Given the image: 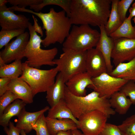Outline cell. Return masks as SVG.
<instances>
[{
    "mask_svg": "<svg viewBox=\"0 0 135 135\" xmlns=\"http://www.w3.org/2000/svg\"><path fill=\"white\" fill-rule=\"evenodd\" d=\"M112 0H72L70 18L72 25L105 26Z\"/></svg>",
    "mask_w": 135,
    "mask_h": 135,
    "instance_id": "6da1fadb",
    "label": "cell"
},
{
    "mask_svg": "<svg viewBox=\"0 0 135 135\" xmlns=\"http://www.w3.org/2000/svg\"><path fill=\"white\" fill-rule=\"evenodd\" d=\"M22 11L34 14L41 20L42 29L45 30L46 36L42 42L44 47L56 42L63 44L68 36L72 24L64 10L56 12L51 8L48 12L44 13L24 8Z\"/></svg>",
    "mask_w": 135,
    "mask_h": 135,
    "instance_id": "7a4b0ae2",
    "label": "cell"
},
{
    "mask_svg": "<svg viewBox=\"0 0 135 135\" xmlns=\"http://www.w3.org/2000/svg\"><path fill=\"white\" fill-rule=\"evenodd\" d=\"M63 98L76 119L83 114L95 110L102 112L108 118L116 113L110 106L109 99L100 96L94 91L85 96H78L72 94L66 86Z\"/></svg>",
    "mask_w": 135,
    "mask_h": 135,
    "instance_id": "3957f363",
    "label": "cell"
},
{
    "mask_svg": "<svg viewBox=\"0 0 135 135\" xmlns=\"http://www.w3.org/2000/svg\"><path fill=\"white\" fill-rule=\"evenodd\" d=\"M28 29L30 38L25 51L24 56L27 58L25 62L30 67L39 69L43 65L54 66V60L58 52V48L54 47L48 49H42V36L37 34L30 22Z\"/></svg>",
    "mask_w": 135,
    "mask_h": 135,
    "instance_id": "277c9868",
    "label": "cell"
},
{
    "mask_svg": "<svg viewBox=\"0 0 135 135\" xmlns=\"http://www.w3.org/2000/svg\"><path fill=\"white\" fill-rule=\"evenodd\" d=\"M100 36V32L89 25H73L63 47L77 51H87L96 47Z\"/></svg>",
    "mask_w": 135,
    "mask_h": 135,
    "instance_id": "5b68a950",
    "label": "cell"
},
{
    "mask_svg": "<svg viewBox=\"0 0 135 135\" xmlns=\"http://www.w3.org/2000/svg\"><path fill=\"white\" fill-rule=\"evenodd\" d=\"M22 73L20 77L30 86L33 96L40 92H46L54 83L59 72L56 67L48 70H41L22 63Z\"/></svg>",
    "mask_w": 135,
    "mask_h": 135,
    "instance_id": "8992f818",
    "label": "cell"
},
{
    "mask_svg": "<svg viewBox=\"0 0 135 135\" xmlns=\"http://www.w3.org/2000/svg\"><path fill=\"white\" fill-rule=\"evenodd\" d=\"M63 53L54 62L66 83L75 75L86 72L87 51H79L63 47Z\"/></svg>",
    "mask_w": 135,
    "mask_h": 135,
    "instance_id": "52a82bcc",
    "label": "cell"
},
{
    "mask_svg": "<svg viewBox=\"0 0 135 135\" xmlns=\"http://www.w3.org/2000/svg\"><path fill=\"white\" fill-rule=\"evenodd\" d=\"M93 84L88 87L98 92L100 97L109 99L115 92L119 91L128 81L113 76L107 72L92 78Z\"/></svg>",
    "mask_w": 135,
    "mask_h": 135,
    "instance_id": "ba28073f",
    "label": "cell"
},
{
    "mask_svg": "<svg viewBox=\"0 0 135 135\" xmlns=\"http://www.w3.org/2000/svg\"><path fill=\"white\" fill-rule=\"evenodd\" d=\"M108 118L105 114L98 110L88 112L78 119V128L85 135H99L105 127Z\"/></svg>",
    "mask_w": 135,
    "mask_h": 135,
    "instance_id": "9c48e42d",
    "label": "cell"
},
{
    "mask_svg": "<svg viewBox=\"0 0 135 135\" xmlns=\"http://www.w3.org/2000/svg\"><path fill=\"white\" fill-rule=\"evenodd\" d=\"M30 38L29 33L25 32L9 42L0 52V58L6 64L13 61L21 60L24 56V52Z\"/></svg>",
    "mask_w": 135,
    "mask_h": 135,
    "instance_id": "30bf717a",
    "label": "cell"
},
{
    "mask_svg": "<svg viewBox=\"0 0 135 135\" xmlns=\"http://www.w3.org/2000/svg\"><path fill=\"white\" fill-rule=\"evenodd\" d=\"M113 39L114 46L111 58L115 67L121 63L135 58V38H120Z\"/></svg>",
    "mask_w": 135,
    "mask_h": 135,
    "instance_id": "8fae6325",
    "label": "cell"
},
{
    "mask_svg": "<svg viewBox=\"0 0 135 135\" xmlns=\"http://www.w3.org/2000/svg\"><path fill=\"white\" fill-rule=\"evenodd\" d=\"M29 18L23 14H16L5 5L0 7V26L2 29L25 30L28 27Z\"/></svg>",
    "mask_w": 135,
    "mask_h": 135,
    "instance_id": "7c38bea8",
    "label": "cell"
},
{
    "mask_svg": "<svg viewBox=\"0 0 135 135\" xmlns=\"http://www.w3.org/2000/svg\"><path fill=\"white\" fill-rule=\"evenodd\" d=\"M86 70L92 78L107 73L105 59L100 52L96 48L87 51Z\"/></svg>",
    "mask_w": 135,
    "mask_h": 135,
    "instance_id": "4fadbf2b",
    "label": "cell"
},
{
    "mask_svg": "<svg viewBox=\"0 0 135 135\" xmlns=\"http://www.w3.org/2000/svg\"><path fill=\"white\" fill-rule=\"evenodd\" d=\"M65 84L72 94L77 96H83L86 95V88L93 84L92 77L86 72L75 75Z\"/></svg>",
    "mask_w": 135,
    "mask_h": 135,
    "instance_id": "5bb4252c",
    "label": "cell"
},
{
    "mask_svg": "<svg viewBox=\"0 0 135 135\" xmlns=\"http://www.w3.org/2000/svg\"><path fill=\"white\" fill-rule=\"evenodd\" d=\"M99 28L100 38L96 48L100 51L103 55L106 65L107 73L109 74L113 70L111 58L114 46V39L108 35L104 26H101Z\"/></svg>",
    "mask_w": 135,
    "mask_h": 135,
    "instance_id": "9a60e30c",
    "label": "cell"
},
{
    "mask_svg": "<svg viewBox=\"0 0 135 135\" xmlns=\"http://www.w3.org/2000/svg\"><path fill=\"white\" fill-rule=\"evenodd\" d=\"M8 90L12 92L18 99L26 104L33 102L32 90L28 84L19 77L11 80L8 85Z\"/></svg>",
    "mask_w": 135,
    "mask_h": 135,
    "instance_id": "2e32d148",
    "label": "cell"
},
{
    "mask_svg": "<svg viewBox=\"0 0 135 135\" xmlns=\"http://www.w3.org/2000/svg\"><path fill=\"white\" fill-rule=\"evenodd\" d=\"M46 106L39 111L34 112L26 111L23 108L17 116L18 120L16 126L20 130H24L26 133L32 130V125L34 124L39 117L50 109Z\"/></svg>",
    "mask_w": 135,
    "mask_h": 135,
    "instance_id": "e0dca14e",
    "label": "cell"
},
{
    "mask_svg": "<svg viewBox=\"0 0 135 135\" xmlns=\"http://www.w3.org/2000/svg\"><path fill=\"white\" fill-rule=\"evenodd\" d=\"M65 83L62 74L59 72L56 77L54 83L46 92V98L51 107L64 98Z\"/></svg>",
    "mask_w": 135,
    "mask_h": 135,
    "instance_id": "ac0fdd59",
    "label": "cell"
},
{
    "mask_svg": "<svg viewBox=\"0 0 135 135\" xmlns=\"http://www.w3.org/2000/svg\"><path fill=\"white\" fill-rule=\"evenodd\" d=\"M47 128L50 135H56L59 132L78 128L76 124L68 119H59L46 117Z\"/></svg>",
    "mask_w": 135,
    "mask_h": 135,
    "instance_id": "d6986e66",
    "label": "cell"
},
{
    "mask_svg": "<svg viewBox=\"0 0 135 135\" xmlns=\"http://www.w3.org/2000/svg\"><path fill=\"white\" fill-rule=\"evenodd\" d=\"M109 74L113 76L135 82V58L119 64Z\"/></svg>",
    "mask_w": 135,
    "mask_h": 135,
    "instance_id": "ffe728a7",
    "label": "cell"
},
{
    "mask_svg": "<svg viewBox=\"0 0 135 135\" xmlns=\"http://www.w3.org/2000/svg\"><path fill=\"white\" fill-rule=\"evenodd\" d=\"M46 117L59 119H70L73 121L77 126L78 124V120L74 117L64 98L50 108Z\"/></svg>",
    "mask_w": 135,
    "mask_h": 135,
    "instance_id": "44dd1931",
    "label": "cell"
},
{
    "mask_svg": "<svg viewBox=\"0 0 135 135\" xmlns=\"http://www.w3.org/2000/svg\"><path fill=\"white\" fill-rule=\"evenodd\" d=\"M26 104L21 100L17 99L8 106L0 115V125L4 128L8 127L10 119L18 116Z\"/></svg>",
    "mask_w": 135,
    "mask_h": 135,
    "instance_id": "7402d4cb",
    "label": "cell"
},
{
    "mask_svg": "<svg viewBox=\"0 0 135 135\" xmlns=\"http://www.w3.org/2000/svg\"><path fill=\"white\" fill-rule=\"evenodd\" d=\"M22 73L21 60L14 61L12 63L5 64L0 58V77L11 79L19 77Z\"/></svg>",
    "mask_w": 135,
    "mask_h": 135,
    "instance_id": "603a6c76",
    "label": "cell"
},
{
    "mask_svg": "<svg viewBox=\"0 0 135 135\" xmlns=\"http://www.w3.org/2000/svg\"><path fill=\"white\" fill-rule=\"evenodd\" d=\"M109 102L115 112L121 115L126 114L132 104L130 99L120 91L113 94L109 99Z\"/></svg>",
    "mask_w": 135,
    "mask_h": 135,
    "instance_id": "cb8c5ba5",
    "label": "cell"
},
{
    "mask_svg": "<svg viewBox=\"0 0 135 135\" xmlns=\"http://www.w3.org/2000/svg\"><path fill=\"white\" fill-rule=\"evenodd\" d=\"M118 0H112L109 16L104 26L106 32L108 36L116 30L122 24V20L117 10Z\"/></svg>",
    "mask_w": 135,
    "mask_h": 135,
    "instance_id": "d4e9b609",
    "label": "cell"
},
{
    "mask_svg": "<svg viewBox=\"0 0 135 135\" xmlns=\"http://www.w3.org/2000/svg\"><path fill=\"white\" fill-rule=\"evenodd\" d=\"M131 20L126 17L121 25L109 36L113 39L120 38H135V26L132 25Z\"/></svg>",
    "mask_w": 135,
    "mask_h": 135,
    "instance_id": "484cf974",
    "label": "cell"
},
{
    "mask_svg": "<svg viewBox=\"0 0 135 135\" xmlns=\"http://www.w3.org/2000/svg\"><path fill=\"white\" fill-rule=\"evenodd\" d=\"M72 0H42L38 4L30 6L31 9L36 12L41 10L45 6L49 5H56L62 8L66 12L67 16L69 17Z\"/></svg>",
    "mask_w": 135,
    "mask_h": 135,
    "instance_id": "4316f807",
    "label": "cell"
},
{
    "mask_svg": "<svg viewBox=\"0 0 135 135\" xmlns=\"http://www.w3.org/2000/svg\"><path fill=\"white\" fill-rule=\"evenodd\" d=\"M24 30H8L2 29L0 32V49L9 43L13 38L24 33Z\"/></svg>",
    "mask_w": 135,
    "mask_h": 135,
    "instance_id": "83f0119b",
    "label": "cell"
},
{
    "mask_svg": "<svg viewBox=\"0 0 135 135\" xmlns=\"http://www.w3.org/2000/svg\"><path fill=\"white\" fill-rule=\"evenodd\" d=\"M118 126L122 135H135V114Z\"/></svg>",
    "mask_w": 135,
    "mask_h": 135,
    "instance_id": "f1b7e54d",
    "label": "cell"
},
{
    "mask_svg": "<svg viewBox=\"0 0 135 135\" xmlns=\"http://www.w3.org/2000/svg\"><path fill=\"white\" fill-rule=\"evenodd\" d=\"M44 114L38 118L35 123L32 125V130H34L36 135H50L48 131Z\"/></svg>",
    "mask_w": 135,
    "mask_h": 135,
    "instance_id": "f546056e",
    "label": "cell"
},
{
    "mask_svg": "<svg viewBox=\"0 0 135 135\" xmlns=\"http://www.w3.org/2000/svg\"><path fill=\"white\" fill-rule=\"evenodd\" d=\"M0 115L3 112L6 108L11 103L16 99L17 97L11 91L8 90L0 96Z\"/></svg>",
    "mask_w": 135,
    "mask_h": 135,
    "instance_id": "4dcf8cb0",
    "label": "cell"
},
{
    "mask_svg": "<svg viewBox=\"0 0 135 135\" xmlns=\"http://www.w3.org/2000/svg\"><path fill=\"white\" fill-rule=\"evenodd\" d=\"M120 92L128 96L132 104H135V82L128 81L121 88Z\"/></svg>",
    "mask_w": 135,
    "mask_h": 135,
    "instance_id": "1f68e13d",
    "label": "cell"
},
{
    "mask_svg": "<svg viewBox=\"0 0 135 135\" xmlns=\"http://www.w3.org/2000/svg\"><path fill=\"white\" fill-rule=\"evenodd\" d=\"M134 0H118L117 4V10L122 21L123 22L126 18L127 12Z\"/></svg>",
    "mask_w": 135,
    "mask_h": 135,
    "instance_id": "d6a6232c",
    "label": "cell"
},
{
    "mask_svg": "<svg viewBox=\"0 0 135 135\" xmlns=\"http://www.w3.org/2000/svg\"><path fill=\"white\" fill-rule=\"evenodd\" d=\"M42 0H7L9 3L13 6H17L20 8H24L27 6H30L32 5L41 3Z\"/></svg>",
    "mask_w": 135,
    "mask_h": 135,
    "instance_id": "836d02e7",
    "label": "cell"
},
{
    "mask_svg": "<svg viewBox=\"0 0 135 135\" xmlns=\"http://www.w3.org/2000/svg\"><path fill=\"white\" fill-rule=\"evenodd\" d=\"M99 135H122L118 126L106 123L104 128Z\"/></svg>",
    "mask_w": 135,
    "mask_h": 135,
    "instance_id": "e575fe53",
    "label": "cell"
},
{
    "mask_svg": "<svg viewBox=\"0 0 135 135\" xmlns=\"http://www.w3.org/2000/svg\"><path fill=\"white\" fill-rule=\"evenodd\" d=\"M8 126L4 128V130L7 135H20V130L14 126L13 123L10 121Z\"/></svg>",
    "mask_w": 135,
    "mask_h": 135,
    "instance_id": "d590c367",
    "label": "cell"
},
{
    "mask_svg": "<svg viewBox=\"0 0 135 135\" xmlns=\"http://www.w3.org/2000/svg\"><path fill=\"white\" fill-rule=\"evenodd\" d=\"M11 80L6 78H0V96L8 90V86Z\"/></svg>",
    "mask_w": 135,
    "mask_h": 135,
    "instance_id": "8d00e7d4",
    "label": "cell"
},
{
    "mask_svg": "<svg viewBox=\"0 0 135 135\" xmlns=\"http://www.w3.org/2000/svg\"><path fill=\"white\" fill-rule=\"evenodd\" d=\"M32 17L34 21L33 26L35 31L36 32L39 34L42 37V36H43V31L41 27L39 25L37 19L33 15H32Z\"/></svg>",
    "mask_w": 135,
    "mask_h": 135,
    "instance_id": "74e56055",
    "label": "cell"
},
{
    "mask_svg": "<svg viewBox=\"0 0 135 135\" xmlns=\"http://www.w3.org/2000/svg\"><path fill=\"white\" fill-rule=\"evenodd\" d=\"M130 14L128 18L132 20V18L135 16V2H134L132 6L129 9Z\"/></svg>",
    "mask_w": 135,
    "mask_h": 135,
    "instance_id": "f35d334b",
    "label": "cell"
},
{
    "mask_svg": "<svg viewBox=\"0 0 135 135\" xmlns=\"http://www.w3.org/2000/svg\"><path fill=\"white\" fill-rule=\"evenodd\" d=\"M56 135H73L72 130L61 131L58 132Z\"/></svg>",
    "mask_w": 135,
    "mask_h": 135,
    "instance_id": "ab89813d",
    "label": "cell"
},
{
    "mask_svg": "<svg viewBox=\"0 0 135 135\" xmlns=\"http://www.w3.org/2000/svg\"><path fill=\"white\" fill-rule=\"evenodd\" d=\"M73 135H85L78 128L72 130Z\"/></svg>",
    "mask_w": 135,
    "mask_h": 135,
    "instance_id": "60d3db41",
    "label": "cell"
},
{
    "mask_svg": "<svg viewBox=\"0 0 135 135\" xmlns=\"http://www.w3.org/2000/svg\"><path fill=\"white\" fill-rule=\"evenodd\" d=\"M7 3H8L7 0H0V7L5 5Z\"/></svg>",
    "mask_w": 135,
    "mask_h": 135,
    "instance_id": "b9f144b4",
    "label": "cell"
},
{
    "mask_svg": "<svg viewBox=\"0 0 135 135\" xmlns=\"http://www.w3.org/2000/svg\"><path fill=\"white\" fill-rule=\"evenodd\" d=\"M20 134L21 135H26V133L23 130H20Z\"/></svg>",
    "mask_w": 135,
    "mask_h": 135,
    "instance_id": "7bdbcfd3",
    "label": "cell"
},
{
    "mask_svg": "<svg viewBox=\"0 0 135 135\" xmlns=\"http://www.w3.org/2000/svg\"><path fill=\"white\" fill-rule=\"evenodd\" d=\"M134 21V22L135 24V16L134 18L132 19Z\"/></svg>",
    "mask_w": 135,
    "mask_h": 135,
    "instance_id": "ee69618b",
    "label": "cell"
}]
</instances>
